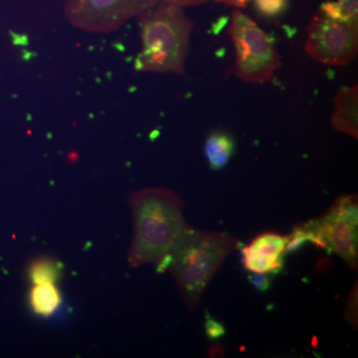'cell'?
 <instances>
[{
  "mask_svg": "<svg viewBox=\"0 0 358 358\" xmlns=\"http://www.w3.org/2000/svg\"><path fill=\"white\" fill-rule=\"evenodd\" d=\"M219 355H223V350L219 346H214L211 348L210 355L211 357H218Z\"/></svg>",
  "mask_w": 358,
  "mask_h": 358,
  "instance_id": "19",
  "label": "cell"
},
{
  "mask_svg": "<svg viewBox=\"0 0 358 358\" xmlns=\"http://www.w3.org/2000/svg\"><path fill=\"white\" fill-rule=\"evenodd\" d=\"M334 112L331 124L336 131L358 136V88L357 85L339 89L334 98Z\"/></svg>",
  "mask_w": 358,
  "mask_h": 358,
  "instance_id": "8",
  "label": "cell"
},
{
  "mask_svg": "<svg viewBox=\"0 0 358 358\" xmlns=\"http://www.w3.org/2000/svg\"><path fill=\"white\" fill-rule=\"evenodd\" d=\"M235 143L229 134L214 131L205 141L204 152L209 166L213 171L223 169L234 152Z\"/></svg>",
  "mask_w": 358,
  "mask_h": 358,
  "instance_id": "9",
  "label": "cell"
},
{
  "mask_svg": "<svg viewBox=\"0 0 358 358\" xmlns=\"http://www.w3.org/2000/svg\"><path fill=\"white\" fill-rule=\"evenodd\" d=\"M236 238L222 232L200 230L188 225L166 258L160 272L169 271L189 310L199 306L212 278L231 252L239 248Z\"/></svg>",
  "mask_w": 358,
  "mask_h": 358,
  "instance_id": "2",
  "label": "cell"
},
{
  "mask_svg": "<svg viewBox=\"0 0 358 358\" xmlns=\"http://www.w3.org/2000/svg\"><path fill=\"white\" fill-rule=\"evenodd\" d=\"M134 233L128 260L131 267L159 265L188 224L183 217V204L173 190L148 187L129 197Z\"/></svg>",
  "mask_w": 358,
  "mask_h": 358,
  "instance_id": "1",
  "label": "cell"
},
{
  "mask_svg": "<svg viewBox=\"0 0 358 358\" xmlns=\"http://www.w3.org/2000/svg\"><path fill=\"white\" fill-rule=\"evenodd\" d=\"M157 4V0H67L65 14L78 29L110 33Z\"/></svg>",
  "mask_w": 358,
  "mask_h": 358,
  "instance_id": "7",
  "label": "cell"
},
{
  "mask_svg": "<svg viewBox=\"0 0 358 358\" xmlns=\"http://www.w3.org/2000/svg\"><path fill=\"white\" fill-rule=\"evenodd\" d=\"M288 0H255V8L261 15L273 18L286 10Z\"/></svg>",
  "mask_w": 358,
  "mask_h": 358,
  "instance_id": "13",
  "label": "cell"
},
{
  "mask_svg": "<svg viewBox=\"0 0 358 358\" xmlns=\"http://www.w3.org/2000/svg\"><path fill=\"white\" fill-rule=\"evenodd\" d=\"M204 331L207 338L210 339V341H216V339L223 338L226 334L225 327L208 313L205 315Z\"/></svg>",
  "mask_w": 358,
  "mask_h": 358,
  "instance_id": "14",
  "label": "cell"
},
{
  "mask_svg": "<svg viewBox=\"0 0 358 358\" xmlns=\"http://www.w3.org/2000/svg\"><path fill=\"white\" fill-rule=\"evenodd\" d=\"M310 243L357 267V197L343 195L322 217L301 223Z\"/></svg>",
  "mask_w": 358,
  "mask_h": 358,
  "instance_id": "5",
  "label": "cell"
},
{
  "mask_svg": "<svg viewBox=\"0 0 358 358\" xmlns=\"http://www.w3.org/2000/svg\"><path fill=\"white\" fill-rule=\"evenodd\" d=\"M29 299L33 310L41 315H52L61 303L60 293L53 282L34 285Z\"/></svg>",
  "mask_w": 358,
  "mask_h": 358,
  "instance_id": "11",
  "label": "cell"
},
{
  "mask_svg": "<svg viewBox=\"0 0 358 358\" xmlns=\"http://www.w3.org/2000/svg\"><path fill=\"white\" fill-rule=\"evenodd\" d=\"M194 23L181 6L159 2L140 15L141 50L134 62L141 72L185 74Z\"/></svg>",
  "mask_w": 358,
  "mask_h": 358,
  "instance_id": "3",
  "label": "cell"
},
{
  "mask_svg": "<svg viewBox=\"0 0 358 358\" xmlns=\"http://www.w3.org/2000/svg\"><path fill=\"white\" fill-rule=\"evenodd\" d=\"M229 34L236 54V76L246 83L270 81L275 71L282 67V59L267 33L248 15L235 9Z\"/></svg>",
  "mask_w": 358,
  "mask_h": 358,
  "instance_id": "4",
  "label": "cell"
},
{
  "mask_svg": "<svg viewBox=\"0 0 358 358\" xmlns=\"http://www.w3.org/2000/svg\"><path fill=\"white\" fill-rule=\"evenodd\" d=\"M306 52L327 66H346L357 57L358 22L329 17L320 10L307 28Z\"/></svg>",
  "mask_w": 358,
  "mask_h": 358,
  "instance_id": "6",
  "label": "cell"
},
{
  "mask_svg": "<svg viewBox=\"0 0 358 358\" xmlns=\"http://www.w3.org/2000/svg\"><path fill=\"white\" fill-rule=\"evenodd\" d=\"M214 1L227 4V6H235L237 8H243V7L248 6L251 0H214Z\"/></svg>",
  "mask_w": 358,
  "mask_h": 358,
  "instance_id": "18",
  "label": "cell"
},
{
  "mask_svg": "<svg viewBox=\"0 0 358 358\" xmlns=\"http://www.w3.org/2000/svg\"><path fill=\"white\" fill-rule=\"evenodd\" d=\"M336 4L343 20L358 22V0H338Z\"/></svg>",
  "mask_w": 358,
  "mask_h": 358,
  "instance_id": "15",
  "label": "cell"
},
{
  "mask_svg": "<svg viewBox=\"0 0 358 358\" xmlns=\"http://www.w3.org/2000/svg\"><path fill=\"white\" fill-rule=\"evenodd\" d=\"M288 236H281L275 233H265V234L259 235L249 246L244 248L261 258L274 261V262L284 263L282 259H284L285 248L288 243Z\"/></svg>",
  "mask_w": 358,
  "mask_h": 358,
  "instance_id": "10",
  "label": "cell"
},
{
  "mask_svg": "<svg viewBox=\"0 0 358 358\" xmlns=\"http://www.w3.org/2000/svg\"><path fill=\"white\" fill-rule=\"evenodd\" d=\"M157 3H159V2H167V3L185 7L200 6V4L206 3V2L210 1V0H157Z\"/></svg>",
  "mask_w": 358,
  "mask_h": 358,
  "instance_id": "17",
  "label": "cell"
},
{
  "mask_svg": "<svg viewBox=\"0 0 358 358\" xmlns=\"http://www.w3.org/2000/svg\"><path fill=\"white\" fill-rule=\"evenodd\" d=\"M62 266L52 259L42 258L33 261L28 268V275L33 284L53 282L55 284L60 277Z\"/></svg>",
  "mask_w": 358,
  "mask_h": 358,
  "instance_id": "12",
  "label": "cell"
},
{
  "mask_svg": "<svg viewBox=\"0 0 358 358\" xmlns=\"http://www.w3.org/2000/svg\"><path fill=\"white\" fill-rule=\"evenodd\" d=\"M250 284L258 292H267L271 287V277L268 273H252L249 275Z\"/></svg>",
  "mask_w": 358,
  "mask_h": 358,
  "instance_id": "16",
  "label": "cell"
}]
</instances>
